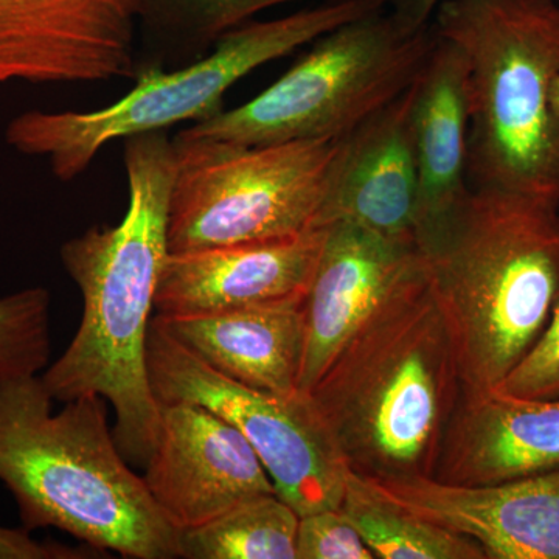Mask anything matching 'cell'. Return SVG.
Masks as SVG:
<instances>
[{
  "label": "cell",
  "mask_w": 559,
  "mask_h": 559,
  "mask_svg": "<svg viewBox=\"0 0 559 559\" xmlns=\"http://www.w3.org/2000/svg\"><path fill=\"white\" fill-rule=\"evenodd\" d=\"M128 210L114 227H92L60 249L83 299L79 330L40 373L60 403L103 396L116 415L114 436L128 462L145 466L156 447L160 404L146 367V342L162 266L175 148L167 132L124 139Z\"/></svg>",
  "instance_id": "obj_1"
},
{
  "label": "cell",
  "mask_w": 559,
  "mask_h": 559,
  "mask_svg": "<svg viewBox=\"0 0 559 559\" xmlns=\"http://www.w3.org/2000/svg\"><path fill=\"white\" fill-rule=\"evenodd\" d=\"M417 245L450 326L462 388H498L559 301L558 202L469 186L418 231Z\"/></svg>",
  "instance_id": "obj_2"
},
{
  "label": "cell",
  "mask_w": 559,
  "mask_h": 559,
  "mask_svg": "<svg viewBox=\"0 0 559 559\" xmlns=\"http://www.w3.org/2000/svg\"><path fill=\"white\" fill-rule=\"evenodd\" d=\"M57 400L40 374L0 382V481L21 527L131 559L180 558V532L131 469L98 395Z\"/></svg>",
  "instance_id": "obj_3"
},
{
  "label": "cell",
  "mask_w": 559,
  "mask_h": 559,
  "mask_svg": "<svg viewBox=\"0 0 559 559\" xmlns=\"http://www.w3.org/2000/svg\"><path fill=\"white\" fill-rule=\"evenodd\" d=\"M462 389L425 267L356 331L308 395L348 468L385 480L432 477Z\"/></svg>",
  "instance_id": "obj_4"
},
{
  "label": "cell",
  "mask_w": 559,
  "mask_h": 559,
  "mask_svg": "<svg viewBox=\"0 0 559 559\" xmlns=\"http://www.w3.org/2000/svg\"><path fill=\"white\" fill-rule=\"evenodd\" d=\"M432 31L468 64L469 186L559 204V131L550 108L559 3L443 0Z\"/></svg>",
  "instance_id": "obj_5"
},
{
  "label": "cell",
  "mask_w": 559,
  "mask_h": 559,
  "mask_svg": "<svg viewBox=\"0 0 559 559\" xmlns=\"http://www.w3.org/2000/svg\"><path fill=\"white\" fill-rule=\"evenodd\" d=\"M382 10L385 0H340L280 20L246 22L191 64L173 72L157 64L139 69L131 92L105 108L20 114L7 127V143L25 156L49 160L58 179H76L108 143L207 120L223 110L227 91L253 70Z\"/></svg>",
  "instance_id": "obj_6"
},
{
  "label": "cell",
  "mask_w": 559,
  "mask_h": 559,
  "mask_svg": "<svg viewBox=\"0 0 559 559\" xmlns=\"http://www.w3.org/2000/svg\"><path fill=\"white\" fill-rule=\"evenodd\" d=\"M436 43L430 27L407 32L388 10L371 13L320 36L252 100L180 134L246 146L344 138L409 90Z\"/></svg>",
  "instance_id": "obj_7"
},
{
  "label": "cell",
  "mask_w": 559,
  "mask_h": 559,
  "mask_svg": "<svg viewBox=\"0 0 559 559\" xmlns=\"http://www.w3.org/2000/svg\"><path fill=\"white\" fill-rule=\"evenodd\" d=\"M337 140L246 146L179 132L168 253L282 240L316 227Z\"/></svg>",
  "instance_id": "obj_8"
},
{
  "label": "cell",
  "mask_w": 559,
  "mask_h": 559,
  "mask_svg": "<svg viewBox=\"0 0 559 559\" xmlns=\"http://www.w3.org/2000/svg\"><path fill=\"white\" fill-rule=\"evenodd\" d=\"M146 367L157 403L198 404L240 430L275 492L299 516L340 509L349 468L308 393L274 395L224 377L171 337L154 316Z\"/></svg>",
  "instance_id": "obj_9"
},
{
  "label": "cell",
  "mask_w": 559,
  "mask_h": 559,
  "mask_svg": "<svg viewBox=\"0 0 559 559\" xmlns=\"http://www.w3.org/2000/svg\"><path fill=\"white\" fill-rule=\"evenodd\" d=\"M138 0H0V86L135 79Z\"/></svg>",
  "instance_id": "obj_10"
},
{
  "label": "cell",
  "mask_w": 559,
  "mask_h": 559,
  "mask_svg": "<svg viewBox=\"0 0 559 559\" xmlns=\"http://www.w3.org/2000/svg\"><path fill=\"white\" fill-rule=\"evenodd\" d=\"M145 469L151 496L180 533L275 492L240 430L198 404H160L159 436Z\"/></svg>",
  "instance_id": "obj_11"
},
{
  "label": "cell",
  "mask_w": 559,
  "mask_h": 559,
  "mask_svg": "<svg viewBox=\"0 0 559 559\" xmlns=\"http://www.w3.org/2000/svg\"><path fill=\"white\" fill-rule=\"evenodd\" d=\"M425 274L415 241H396L348 223L326 226L314 277L301 304L299 389L310 393L356 331L404 286Z\"/></svg>",
  "instance_id": "obj_12"
},
{
  "label": "cell",
  "mask_w": 559,
  "mask_h": 559,
  "mask_svg": "<svg viewBox=\"0 0 559 559\" xmlns=\"http://www.w3.org/2000/svg\"><path fill=\"white\" fill-rule=\"evenodd\" d=\"M326 227L282 240L168 253L157 283V316L207 314L304 304Z\"/></svg>",
  "instance_id": "obj_13"
},
{
  "label": "cell",
  "mask_w": 559,
  "mask_h": 559,
  "mask_svg": "<svg viewBox=\"0 0 559 559\" xmlns=\"http://www.w3.org/2000/svg\"><path fill=\"white\" fill-rule=\"evenodd\" d=\"M367 480L421 520L476 540L487 559H559V469L492 485Z\"/></svg>",
  "instance_id": "obj_14"
},
{
  "label": "cell",
  "mask_w": 559,
  "mask_h": 559,
  "mask_svg": "<svg viewBox=\"0 0 559 559\" xmlns=\"http://www.w3.org/2000/svg\"><path fill=\"white\" fill-rule=\"evenodd\" d=\"M415 81L337 140L316 227L348 223L390 240L417 242L419 186L412 131Z\"/></svg>",
  "instance_id": "obj_15"
},
{
  "label": "cell",
  "mask_w": 559,
  "mask_h": 559,
  "mask_svg": "<svg viewBox=\"0 0 559 559\" xmlns=\"http://www.w3.org/2000/svg\"><path fill=\"white\" fill-rule=\"evenodd\" d=\"M559 469V399L462 389L433 479L492 485Z\"/></svg>",
  "instance_id": "obj_16"
},
{
  "label": "cell",
  "mask_w": 559,
  "mask_h": 559,
  "mask_svg": "<svg viewBox=\"0 0 559 559\" xmlns=\"http://www.w3.org/2000/svg\"><path fill=\"white\" fill-rule=\"evenodd\" d=\"M154 319L224 377L274 395L300 392L301 304Z\"/></svg>",
  "instance_id": "obj_17"
},
{
  "label": "cell",
  "mask_w": 559,
  "mask_h": 559,
  "mask_svg": "<svg viewBox=\"0 0 559 559\" xmlns=\"http://www.w3.org/2000/svg\"><path fill=\"white\" fill-rule=\"evenodd\" d=\"M437 36V35H436ZM468 64L450 40L437 36L415 81L412 131L418 168V231L469 189Z\"/></svg>",
  "instance_id": "obj_18"
},
{
  "label": "cell",
  "mask_w": 559,
  "mask_h": 559,
  "mask_svg": "<svg viewBox=\"0 0 559 559\" xmlns=\"http://www.w3.org/2000/svg\"><path fill=\"white\" fill-rule=\"evenodd\" d=\"M340 510L377 559H487L476 540L421 520L352 469Z\"/></svg>",
  "instance_id": "obj_19"
},
{
  "label": "cell",
  "mask_w": 559,
  "mask_h": 559,
  "mask_svg": "<svg viewBox=\"0 0 559 559\" xmlns=\"http://www.w3.org/2000/svg\"><path fill=\"white\" fill-rule=\"evenodd\" d=\"M300 516L277 492L253 496L180 533V558L297 559Z\"/></svg>",
  "instance_id": "obj_20"
},
{
  "label": "cell",
  "mask_w": 559,
  "mask_h": 559,
  "mask_svg": "<svg viewBox=\"0 0 559 559\" xmlns=\"http://www.w3.org/2000/svg\"><path fill=\"white\" fill-rule=\"evenodd\" d=\"M289 2L297 0H138V24L159 53L197 61L253 14Z\"/></svg>",
  "instance_id": "obj_21"
},
{
  "label": "cell",
  "mask_w": 559,
  "mask_h": 559,
  "mask_svg": "<svg viewBox=\"0 0 559 559\" xmlns=\"http://www.w3.org/2000/svg\"><path fill=\"white\" fill-rule=\"evenodd\" d=\"M50 355V290L32 286L0 296V382L43 373Z\"/></svg>",
  "instance_id": "obj_22"
},
{
  "label": "cell",
  "mask_w": 559,
  "mask_h": 559,
  "mask_svg": "<svg viewBox=\"0 0 559 559\" xmlns=\"http://www.w3.org/2000/svg\"><path fill=\"white\" fill-rule=\"evenodd\" d=\"M297 559H377L340 509L300 516Z\"/></svg>",
  "instance_id": "obj_23"
},
{
  "label": "cell",
  "mask_w": 559,
  "mask_h": 559,
  "mask_svg": "<svg viewBox=\"0 0 559 559\" xmlns=\"http://www.w3.org/2000/svg\"><path fill=\"white\" fill-rule=\"evenodd\" d=\"M496 389L521 399H559V301L538 342Z\"/></svg>",
  "instance_id": "obj_24"
},
{
  "label": "cell",
  "mask_w": 559,
  "mask_h": 559,
  "mask_svg": "<svg viewBox=\"0 0 559 559\" xmlns=\"http://www.w3.org/2000/svg\"><path fill=\"white\" fill-rule=\"evenodd\" d=\"M91 551L98 550L36 539L24 527L0 525V559H86L95 557Z\"/></svg>",
  "instance_id": "obj_25"
},
{
  "label": "cell",
  "mask_w": 559,
  "mask_h": 559,
  "mask_svg": "<svg viewBox=\"0 0 559 559\" xmlns=\"http://www.w3.org/2000/svg\"><path fill=\"white\" fill-rule=\"evenodd\" d=\"M443 0H385V9L407 32L425 31Z\"/></svg>",
  "instance_id": "obj_26"
},
{
  "label": "cell",
  "mask_w": 559,
  "mask_h": 559,
  "mask_svg": "<svg viewBox=\"0 0 559 559\" xmlns=\"http://www.w3.org/2000/svg\"><path fill=\"white\" fill-rule=\"evenodd\" d=\"M550 108L559 131V75L554 80L550 87Z\"/></svg>",
  "instance_id": "obj_27"
}]
</instances>
